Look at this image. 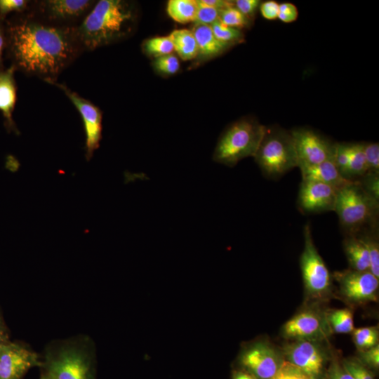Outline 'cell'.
Masks as SVG:
<instances>
[{"label": "cell", "mask_w": 379, "mask_h": 379, "mask_svg": "<svg viewBox=\"0 0 379 379\" xmlns=\"http://www.w3.org/2000/svg\"><path fill=\"white\" fill-rule=\"evenodd\" d=\"M32 4V3H31ZM6 58L16 71L34 76L48 84L84 51L77 27L62 26L40 16L31 8L5 20Z\"/></svg>", "instance_id": "obj_1"}, {"label": "cell", "mask_w": 379, "mask_h": 379, "mask_svg": "<svg viewBox=\"0 0 379 379\" xmlns=\"http://www.w3.org/2000/svg\"><path fill=\"white\" fill-rule=\"evenodd\" d=\"M136 21L133 2L100 0L77 27V33L84 51H92L128 37Z\"/></svg>", "instance_id": "obj_2"}, {"label": "cell", "mask_w": 379, "mask_h": 379, "mask_svg": "<svg viewBox=\"0 0 379 379\" xmlns=\"http://www.w3.org/2000/svg\"><path fill=\"white\" fill-rule=\"evenodd\" d=\"M334 211L345 235H356L378 225L379 201L367 194L357 181L338 190Z\"/></svg>", "instance_id": "obj_3"}, {"label": "cell", "mask_w": 379, "mask_h": 379, "mask_svg": "<svg viewBox=\"0 0 379 379\" xmlns=\"http://www.w3.org/2000/svg\"><path fill=\"white\" fill-rule=\"evenodd\" d=\"M265 129L266 126L251 118L234 122L221 134L213 152V161L232 167L244 158L254 157Z\"/></svg>", "instance_id": "obj_4"}, {"label": "cell", "mask_w": 379, "mask_h": 379, "mask_svg": "<svg viewBox=\"0 0 379 379\" xmlns=\"http://www.w3.org/2000/svg\"><path fill=\"white\" fill-rule=\"evenodd\" d=\"M263 175L277 180L298 167V158L290 131L279 126L266 127L253 157Z\"/></svg>", "instance_id": "obj_5"}, {"label": "cell", "mask_w": 379, "mask_h": 379, "mask_svg": "<svg viewBox=\"0 0 379 379\" xmlns=\"http://www.w3.org/2000/svg\"><path fill=\"white\" fill-rule=\"evenodd\" d=\"M303 234L300 265L306 297L314 304L331 296L333 277L314 245L310 222L304 226Z\"/></svg>", "instance_id": "obj_6"}, {"label": "cell", "mask_w": 379, "mask_h": 379, "mask_svg": "<svg viewBox=\"0 0 379 379\" xmlns=\"http://www.w3.org/2000/svg\"><path fill=\"white\" fill-rule=\"evenodd\" d=\"M48 379H95L93 359L82 348L66 347L47 354L41 364Z\"/></svg>", "instance_id": "obj_7"}, {"label": "cell", "mask_w": 379, "mask_h": 379, "mask_svg": "<svg viewBox=\"0 0 379 379\" xmlns=\"http://www.w3.org/2000/svg\"><path fill=\"white\" fill-rule=\"evenodd\" d=\"M284 361L281 350L270 342L258 340L242 347L237 364V368L248 372L256 379H272Z\"/></svg>", "instance_id": "obj_8"}, {"label": "cell", "mask_w": 379, "mask_h": 379, "mask_svg": "<svg viewBox=\"0 0 379 379\" xmlns=\"http://www.w3.org/2000/svg\"><path fill=\"white\" fill-rule=\"evenodd\" d=\"M323 342L291 340L281 349L284 360L298 367L313 379H322L333 355Z\"/></svg>", "instance_id": "obj_9"}, {"label": "cell", "mask_w": 379, "mask_h": 379, "mask_svg": "<svg viewBox=\"0 0 379 379\" xmlns=\"http://www.w3.org/2000/svg\"><path fill=\"white\" fill-rule=\"evenodd\" d=\"M332 277L338 284L341 297L348 303L359 305L378 301L379 279L370 271L350 268L335 272Z\"/></svg>", "instance_id": "obj_10"}, {"label": "cell", "mask_w": 379, "mask_h": 379, "mask_svg": "<svg viewBox=\"0 0 379 379\" xmlns=\"http://www.w3.org/2000/svg\"><path fill=\"white\" fill-rule=\"evenodd\" d=\"M95 2L94 0H37L32 1L31 8L51 22L77 27Z\"/></svg>", "instance_id": "obj_11"}, {"label": "cell", "mask_w": 379, "mask_h": 379, "mask_svg": "<svg viewBox=\"0 0 379 379\" xmlns=\"http://www.w3.org/2000/svg\"><path fill=\"white\" fill-rule=\"evenodd\" d=\"M291 132L300 168L317 165L335 155L336 143L308 128Z\"/></svg>", "instance_id": "obj_12"}, {"label": "cell", "mask_w": 379, "mask_h": 379, "mask_svg": "<svg viewBox=\"0 0 379 379\" xmlns=\"http://www.w3.org/2000/svg\"><path fill=\"white\" fill-rule=\"evenodd\" d=\"M331 333L325 312H321L315 305L294 315L281 328L283 337L290 340L325 341Z\"/></svg>", "instance_id": "obj_13"}, {"label": "cell", "mask_w": 379, "mask_h": 379, "mask_svg": "<svg viewBox=\"0 0 379 379\" xmlns=\"http://www.w3.org/2000/svg\"><path fill=\"white\" fill-rule=\"evenodd\" d=\"M51 85L62 90L79 112L86 135V159L89 161L100 147L102 138V111L90 100L71 90L65 84L57 81Z\"/></svg>", "instance_id": "obj_14"}, {"label": "cell", "mask_w": 379, "mask_h": 379, "mask_svg": "<svg viewBox=\"0 0 379 379\" xmlns=\"http://www.w3.org/2000/svg\"><path fill=\"white\" fill-rule=\"evenodd\" d=\"M39 365L35 352L16 343H4L0 351V379H22L30 368Z\"/></svg>", "instance_id": "obj_15"}, {"label": "cell", "mask_w": 379, "mask_h": 379, "mask_svg": "<svg viewBox=\"0 0 379 379\" xmlns=\"http://www.w3.org/2000/svg\"><path fill=\"white\" fill-rule=\"evenodd\" d=\"M338 189L320 182L302 180L298 196V206L304 213L334 211Z\"/></svg>", "instance_id": "obj_16"}, {"label": "cell", "mask_w": 379, "mask_h": 379, "mask_svg": "<svg viewBox=\"0 0 379 379\" xmlns=\"http://www.w3.org/2000/svg\"><path fill=\"white\" fill-rule=\"evenodd\" d=\"M15 71L11 65L8 68L0 69V111L4 117V126L7 131L18 135L19 131L13 119L17 100Z\"/></svg>", "instance_id": "obj_17"}, {"label": "cell", "mask_w": 379, "mask_h": 379, "mask_svg": "<svg viewBox=\"0 0 379 379\" xmlns=\"http://www.w3.org/2000/svg\"><path fill=\"white\" fill-rule=\"evenodd\" d=\"M303 180H312L327 184L339 189L351 181L340 173L334 157L317 165L300 168Z\"/></svg>", "instance_id": "obj_18"}, {"label": "cell", "mask_w": 379, "mask_h": 379, "mask_svg": "<svg viewBox=\"0 0 379 379\" xmlns=\"http://www.w3.org/2000/svg\"><path fill=\"white\" fill-rule=\"evenodd\" d=\"M195 37L199 59H210L216 57L230 46L219 41L213 34L209 25L195 24L191 29Z\"/></svg>", "instance_id": "obj_19"}, {"label": "cell", "mask_w": 379, "mask_h": 379, "mask_svg": "<svg viewBox=\"0 0 379 379\" xmlns=\"http://www.w3.org/2000/svg\"><path fill=\"white\" fill-rule=\"evenodd\" d=\"M343 246L350 269L369 271L370 258L368 250L356 235H345Z\"/></svg>", "instance_id": "obj_20"}, {"label": "cell", "mask_w": 379, "mask_h": 379, "mask_svg": "<svg viewBox=\"0 0 379 379\" xmlns=\"http://www.w3.org/2000/svg\"><path fill=\"white\" fill-rule=\"evenodd\" d=\"M168 36L172 41L174 50L180 58L190 60L197 57V41L191 29H175Z\"/></svg>", "instance_id": "obj_21"}, {"label": "cell", "mask_w": 379, "mask_h": 379, "mask_svg": "<svg viewBox=\"0 0 379 379\" xmlns=\"http://www.w3.org/2000/svg\"><path fill=\"white\" fill-rule=\"evenodd\" d=\"M356 236L366 247L370 258L369 271L379 279L378 225L365 228Z\"/></svg>", "instance_id": "obj_22"}, {"label": "cell", "mask_w": 379, "mask_h": 379, "mask_svg": "<svg viewBox=\"0 0 379 379\" xmlns=\"http://www.w3.org/2000/svg\"><path fill=\"white\" fill-rule=\"evenodd\" d=\"M198 9L197 0H170L167 13L175 21L180 23L194 22Z\"/></svg>", "instance_id": "obj_23"}, {"label": "cell", "mask_w": 379, "mask_h": 379, "mask_svg": "<svg viewBox=\"0 0 379 379\" xmlns=\"http://www.w3.org/2000/svg\"><path fill=\"white\" fill-rule=\"evenodd\" d=\"M325 317L331 333H350L354 329L353 313L349 308L328 310Z\"/></svg>", "instance_id": "obj_24"}, {"label": "cell", "mask_w": 379, "mask_h": 379, "mask_svg": "<svg viewBox=\"0 0 379 379\" xmlns=\"http://www.w3.org/2000/svg\"><path fill=\"white\" fill-rule=\"evenodd\" d=\"M367 173L363 142L350 143V159L346 180L357 181Z\"/></svg>", "instance_id": "obj_25"}, {"label": "cell", "mask_w": 379, "mask_h": 379, "mask_svg": "<svg viewBox=\"0 0 379 379\" xmlns=\"http://www.w3.org/2000/svg\"><path fill=\"white\" fill-rule=\"evenodd\" d=\"M352 333L357 351L365 350L378 345V326L354 328Z\"/></svg>", "instance_id": "obj_26"}, {"label": "cell", "mask_w": 379, "mask_h": 379, "mask_svg": "<svg viewBox=\"0 0 379 379\" xmlns=\"http://www.w3.org/2000/svg\"><path fill=\"white\" fill-rule=\"evenodd\" d=\"M211 27L215 38L230 47L244 40V35L241 29L228 27L220 20L214 22Z\"/></svg>", "instance_id": "obj_27"}, {"label": "cell", "mask_w": 379, "mask_h": 379, "mask_svg": "<svg viewBox=\"0 0 379 379\" xmlns=\"http://www.w3.org/2000/svg\"><path fill=\"white\" fill-rule=\"evenodd\" d=\"M142 49L147 55L160 57L172 53L174 51L172 41L169 36H156L148 39L143 42Z\"/></svg>", "instance_id": "obj_28"}, {"label": "cell", "mask_w": 379, "mask_h": 379, "mask_svg": "<svg viewBox=\"0 0 379 379\" xmlns=\"http://www.w3.org/2000/svg\"><path fill=\"white\" fill-rule=\"evenodd\" d=\"M225 25L241 29L251 25V20L244 15L235 6L234 1L221 11L220 20Z\"/></svg>", "instance_id": "obj_29"}, {"label": "cell", "mask_w": 379, "mask_h": 379, "mask_svg": "<svg viewBox=\"0 0 379 379\" xmlns=\"http://www.w3.org/2000/svg\"><path fill=\"white\" fill-rule=\"evenodd\" d=\"M341 362L353 379H375V373L357 357L341 359Z\"/></svg>", "instance_id": "obj_30"}, {"label": "cell", "mask_w": 379, "mask_h": 379, "mask_svg": "<svg viewBox=\"0 0 379 379\" xmlns=\"http://www.w3.org/2000/svg\"><path fill=\"white\" fill-rule=\"evenodd\" d=\"M152 65L157 72L166 75L174 74L180 69L179 60L173 53L155 58Z\"/></svg>", "instance_id": "obj_31"}, {"label": "cell", "mask_w": 379, "mask_h": 379, "mask_svg": "<svg viewBox=\"0 0 379 379\" xmlns=\"http://www.w3.org/2000/svg\"><path fill=\"white\" fill-rule=\"evenodd\" d=\"M350 159V143H336L334 161L340 175L345 180Z\"/></svg>", "instance_id": "obj_32"}, {"label": "cell", "mask_w": 379, "mask_h": 379, "mask_svg": "<svg viewBox=\"0 0 379 379\" xmlns=\"http://www.w3.org/2000/svg\"><path fill=\"white\" fill-rule=\"evenodd\" d=\"M198 2V9L194 20L195 24H201L211 26L214 22L220 20L221 11L215 8L210 7Z\"/></svg>", "instance_id": "obj_33"}, {"label": "cell", "mask_w": 379, "mask_h": 379, "mask_svg": "<svg viewBox=\"0 0 379 379\" xmlns=\"http://www.w3.org/2000/svg\"><path fill=\"white\" fill-rule=\"evenodd\" d=\"M31 3L29 0H0V19L6 20L10 13H21L27 11Z\"/></svg>", "instance_id": "obj_34"}, {"label": "cell", "mask_w": 379, "mask_h": 379, "mask_svg": "<svg viewBox=\"0 0 379 379\" xmlns=\"http://www.w3.org/2000/svg\"><path fill=\"white\" fill-rule=\"evenodd\" d=\"M364 144V152L367 166V173H379V145L378 142Z\"/></svg>", "instance_id": "obj_35"}, {"label": "cell", "mask_w": 379, "mask_h": 379, "mask_svg": "<svg viewBox=\"0 0 379 379\" xmlns=\"http://www.w3.org/2000/svg\"><path fill=\"white\" fill-rule=\"evenodd\" d=\"M322 379H353L342 364L341 359L333 354Z\"/></svg>", "instance_id": "obj_36"}, {"label": "cell", "mask_w": 379, "mask_h": 379, "mask_svg": "<svg viewBox=\"0 0 379 379\" xmlns=\"http://www.w3.org/2000/svg\"><path fill=\"white\" fill-rule=\"evenodd\" d=\"M272 379H313L295 365L284 360Z\"/></svg>", "instance_id": "obj_37"}, {"label": "cell", "mask_w": 379, "mask_h": 379, "mask_svg": "<svg viewBox=\"0 0 379 379\" xmlns=\"http://www.w3.org/2000/svg\"><path fill=\"white\" fill-rule=\"evenodd\" d=\"M357 181L367 194L379 201V173H366Z\"/></svg>", "instance_id": "obj_38"}, {"label": "cell", "mask_w": 379, "mask_h": 379, "mask_svg": "<svg viewBox=\"0 0 379 379\" xmlns=\"http://www.w3.org/2000/svg\"><path fill=\"white\" fill-rule=\"evenodd\" d=\"M357 357L374 373L379 369V344L369 349L357 351Z\"/></svg>", "instance_id": "obj_39"}, {"label": "cell", "mask_w": 379, "mask_h": 379, "mask_svg": "<svg viewBox=\"0 0 379 379\" xmlns=\"http://www.w3.org/2000/svg\"><path fill=\"white\" fill-rule=\"evenodd\" d=\"M260 1L258 0H237L234 6L248 19L252 20L255 15Z\"/></svg>", "instance_id": "obj_40"}, {"label": "cell", "mask_w": 379, "mask_h": 379, "mask_svg": "<svg viewBox=\"0 0 379 379\" xmlns=\"http://www.w3.org/2000/svg\"><path fill=\"white\" fill-rule=\"evenodd\" d=\"M298 16V11L294 4L289 2L279 4L278 19L281 21L290 23L295 21Z\"/></svg>", "instance_id": "obj_41"}, {"label": "cell", "mask_w": 379, "mask_h": 379, "mask_svg": "<svg viewBox=\"0 0 379 379\" xmlns=\"http://www.w3.org/2000/svg\"><path fill=\"white\" fill-rule=\"evenodd\" d=\"M279 4L274 0L260 3L259 8L262 16L266 20H274L278 18Z\"/></svg>", "instance_id": "obj_42"}, {"label": "cell", "mask_w": 379, "mask_h": 379, "mask_svg": "<svg viewBox=\"0 0 379 379\" xmlns=\"http://www.w3.org/2000/svg\"><path fill=\"white\" fill-rule=\"evenodd\" d=\"M6 48V34L5 20L0 19V69L4 68V55Z\"/></svg>", "instance_id": "obj_43"}, {"label": "cell", "mask_w": 379, "mask_h": 379, "mask_svg": "<svg viewBox=\"0 0 379 379\" xmlns=\"http://www.w3.org/2000/svg\"><path fill=\"white\" fill-rule=\"evenodd\" d=\"M199 3L207 6L222 10L225 7L232 5V1L225 0H199Z\"/></svg>", "instance_id": "obj_44"}, {"label": "cell", "mask_w": 379, "mask_h": 379, "mask_svg": "<svg viewBox=\"0 0 379 379\" xmlns=\"http://www.w3.org/2000/svg\"><path fill=\"white\" fill-rule=\"evenodd\" d=\"M232 379H256V378L244 370L236 368L232 372Z\"/></svg>", "instance_id": "obj_45"}, {"label": "cell", "mask_w": 379, "mask_h": 379, "mask_svg": "<svg viewBox=\"0 0 379 379\" xmlns=\"http://www.w3.org/2000/svg\"><path fill=\"white\" fill-rule=\"evenodd\" d=\"M8 334L4 322V320L0 314V342L6 343L8 342Z\"/></svg>", "instance_id": "obj_46"}, {"label": "cell", "mask_w": 379, "mask_h": 379, "mask_svg": "<svg viewBox=\"0 0 379 379\" xmlns=\"http://www.w3.org/2000/svg\"><path fill=\"white\" fill-rule=\"evenodd\" d=\"M40 379H48V378L46 375V374L44 373H41V377H40Z\"/></svg>", "instance_id": "obj_47"}, {"label": "cell", "mask_w": 379, "mask_h": 379, "mask_svg": "<svg viewBox=\"0 0 379 379\" xmlns=\"http://www.w3.org/2000/svg\"><path fill=\"white\" fill-rule=\"evenodd\" d=\"M3 344H4V343L0 342V351H1V347H2Z\"/></svg>", "instance_id": "obj_48"}]
</instances>
